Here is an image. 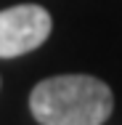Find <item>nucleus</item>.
<instances>
[{
	"mask_svg": "<svg viewBox=\"0 0 122 125\" xmlns=\"http://www.w3.org/2000/svg\"><path fill=\"white\" fill-rule=\"evenodd\" d=\"M112 91L90 75H58L35 85L29 109L40 125H101L112 115Z\"/></svg>",
	"mask_w": 122,
	"mask_h": 125,
	"instance_id": "1",
	"label": "nucleus"
},
{
	"mask_svg": "<svg viewBox=\"0 0 122 125\" xmlns=\"http://www.w3.org/2000/svg\"><path fill=\"white\" fill-rule=\"evenodd\" d=\"M53 21L43 5L24 3L0 11V59L24 56L48 40Z\"/></svg>",
	"mask_w": 122,
	"mask_h": 125,
	"instance_id": "2",
	"label": "nucleus"
}]
</instances>
